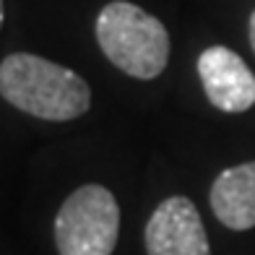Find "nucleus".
<instances>
[{
  "label": "nucleus",
  "mask_w": 255,
  "mask_h": 255,
  "mask_svg": "<svg viewBox=\"0 0 255 255\" xmlns=\"http://www.w3.org/2000/svg\"><path fill=\"white\" fill-rule=\"evenodd\" d=\"M211 208L219 222L235 232L255 227V161L229 167L214 180Z\"/></svg>",
  "instance_id": "6"
},
{
  "label": "nucleus",
  "mask_w": 255,
  "mask_h": 255,
  "mask_svg": "<svg viewBox=\"0 0 255 255\" xmlns=\"http://www.w3.org/2000/svg\"><path fill=\"white\" fill-rule=\"evenodd\" d=\"M0 94L16 110L52 123L76 120L91 107V89L78 73L29 52L3 57Z\"/></svg>",
  "instance_id": "1"
},
{
  "label": "nucleus",
  "mask_w": 255,
  "mask_h": 255,
  "mask_svg": "<svg viewBox=\"0 0 255 255\" xmlns=\"http://www.w3.org/2000/svg\"><path fill=\"white\" fill-rule=\"evenodd\" d=\"M143 240L148 255H211L201 214L185 195H172L156 206Z\"/></svg>",
  "instance_id": "4"
},
{
  "label": "nucleus",
  "mask_w": 255,
  "mask_h": 255,
  "mask_svg": "<svg viewBox=\"0 0 255 255\" xmlns=\"http://www.w3.org/2000/svg\"><path fill=\"white\" fill-rule=\"evenodd\" d=\"M97 42L104 57L138 81H151L169 63V34L164 24L128 0H112L97 18Z\"/></svg>",
  "instance_id": "2"
},
{
  "label": "nucleus",
  "mask_w": 255,
  "mask_h": 255,
  "mask_svg": "<svg viewBox=\"0 0 255 255\" xmlns=\"http://www.w3.org/2000/svg\"><path fill=\"white\" fill-rule=\"evenodd\" d=\"M198 76L208 102L222 112H245L255 104V76L242 57L214 44L198 57Z\"/></svg>",
  "instance_id": "5"
},
{
  "label": "nucleus",
  "mask_w": 255,
  "mask_h": 255,
  "mask_svg": "<svg viewBox=\"0 0 255 255\" xmlns=\"http://www.w3.org/2000/svg\"><path fill=\"white\" fill-rule=\"evenodd\" d=\"M250 47H253V52H255V10H253V16H250Z\"/></svg>",
  "instance_id": "7"
},
{
  "label": "nucleus",
  "mask_w": 255,
  "mask_h": 255,
  "mask_svg": "<svg viewBox=\"0 0 255 255\" xmlns=\"http://www.w3.org/2000/svg\"><path fill=\"white\" fill-rule=\"evenodd\" d=\"M120 235V206L104 185L73 190L55 216L60 255H112Z\"/></svg>",
  "instance_id": "3"
}]
</instances>
